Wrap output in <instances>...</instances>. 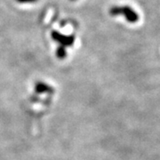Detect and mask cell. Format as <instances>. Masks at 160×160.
Instances as JSON below:
<instances>
[{"mask_svg": "<svg viewBox=\"0 0 160 160\" xmlns=\"http://www.w3.org/2000/svg\"><path fill=\"white\" fill-rule=\"evenodd\" d=\"M35 91L38 93H43V92H52L53 88L52 86L46 85L43 82H38L35 85Z\"/></svg>", "mask_w": 160, "mask_h": 160, "instance_id": "3", "label": "cell"}, {"mask_svg": "<svg viewBox=\"0 0 160 160\" xmlns=\"http://www.w3.org/2000/svg\"><path fill=\"white\" fill-rule=\"evenodd\" d=\"M51 37L54 41H56L57 43L60 44V46L68 47V46H72L74 45V35H64L57 30H52Z\"/></svg>", "mask_w": 160, "mask_h": 160, "instance_id": "2", "label": "cell"}, {"mask_svg": "<svg viewBox=\"0 0 160 160\" xmlns=\"http://www.w3.org/2000/svg\"><path fill=\"white\" fill-rule=\"evenodd\" d=\"M70 1H76V0H70Z\"/></svg>", "mask_w": 160, "mask_h": 160, "instance_id": "6", "label": "cell"}, {"mask_svg": "<svg viewBox=\"0 0 160 160\" xmlns=\"http://www.w3.org/2000/svg\"><path fill=\"white\" fill-rule=\"evenodd\" d=\"M56 56L60 60H63L67 56V50L66 47L63 46H59L56 49Z\"/></svg>", "mask_w": 160, "mask_h": 160, "instance_id": "4", "label": "cell"}, {"mask_svg": "<svg viewBox=\"0 0 160 160\" xmlns=\"http://www.w3.org/2000/svg\"><path fill=\"white\" fill-rule=\"evenodd\" d=\"M16 2L20 4H33L38 2V0H16Z\"/></svg>", "mask_w": 160, "mask_h": 160, "instance_id": "5", "label": "cell"}, {"mask_svg": "<svg viewBox=\"0 0 160 160\" xmlns=\"http://www.w3.org/2000/svg\"><path fill=\"white\" fill-rule=\"evenodd\" d=\"M109 13L111 16L123 15L126 20L130 23H136L139 21V14L132 8L128 6H114L109 9Z\"/></svg>", "mask_w": 160, "mask_h": 160, "instance_id": "1", "label": "cell"}]
</instances>
